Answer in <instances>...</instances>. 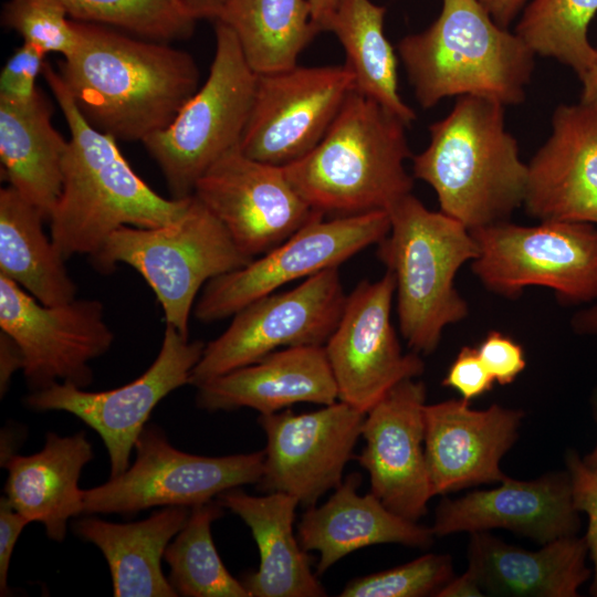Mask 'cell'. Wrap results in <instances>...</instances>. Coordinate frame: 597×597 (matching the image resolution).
I'll use <instances>...</instances> for the list:
<instances>
[{
	"instance_id": "1",
	"label": "cell",
	"mask_w": 597,
	"mask_h": 597,
	"mask_svg": "<svg viewBox=\"0 0 597 597\" xmlns=\"http://www.w3.org/2000/svg\"><path fill=\"white\" fill-rule=\"evenodd\" d=\"M75 21L77 44L59 74L78 111L116 140L143 142L164 129L199 88L186 51L92 22Z\"/></svg>"
},
{
	"instance_id": "2",
	"label": "cell",
	"mask_w": 597,
	"mask_h": 597,
	"mask_svg": "<svg viewBox=\"0 0 597 597\" xmlns=\"http://www.w3.org/2000/svg\"><path fill=\"white\" fill-rule=\"evenodd\" d=\"M69 126L63 186L50 218V235L65 259L97 253L124 226L155 228L177 220L190 197L167 199L130 167L112 136L92 126L78 111L59 72L43 73Z\"/></svg>"
},
{
	"instance_id": "3",
	"label": "cell",
	"mask_w": 597,
	"mask_h": 597,
	"mask_svg": "<svg viewBox=\"0 0 597 597\" xmlns=\"http://www.w3.org/2000/svg\"><path fill=\"white\" fill-rule=\"evenodd\" d=\"M429 133L426 149L411 157L412 177L434 190L440 211L474 230L509 220L524 203L527 164L505 127L503 104L459 96Z\"/></svg>"
},
{
	"instance_id": "4",
	"label": "cell",
	"mask_w": 597,
	"mask_h": 597,
	"mask_svg": "<svg viewBox=\"0 0 597 597\" xmlns=\"http://www.w3.org/2000/svg\"><path fill=\"white\" fill-rule=\"evenodd\" d=\"M398 116L353 90L320 143L283 166L302 198L325 214L388 211L411 193L406 127Z\"/></svg>"
},
{
	"instance_id": "5",
	"label": "cell",
	"mask_w": 597,
	"mask_h": 597,
	"mask_svg": "<svg viewBox=\"0 0 597 597\" xmlns=\"http://www.w3.org/2000/svg\"><path fill=\"white\" fill-rule=\"evenodd\" d=\"M398 54L425 108L462 95L489 97L504 106L521 104L535 56L478 0H442L433 23L402 38Z\"/></svg>"
},
{
	"instance_id": "6",
	"label": "cell",
	"mask_w": 597,
	"mask_h": 597,
	"mask_svg": "<svg viewBox=\"0 0 597 597\" xmlns=\"http://www.w3.org/2000/svg\"><path fill=\"white\" fill-rule=\"evenodd\" d=\"M390 229L377 256L396 283L399 329L417 354H431L444 328L469 315L454 286L458 271L479 253L471 231L457 219L428 209L412 193L389 210Z\"/></svg>"
},
{
	"instance_id": "7",
	"label": "cell",
	"mask_w": 597,
	"mask_h": 597,
	"mask_svg": "<svg viewBox=\"0 0 597 597\" xmlns=\"http://www.w3.org/2000/svg\"><path fill=\"white\" fill-rule=\"evenodd\" d=\"M90 259L100 273H112L118 263L134 268L155 293L165 324L186 337L200 289L253 260L193 195L177 220L155 228L124 226Z\"/></svg>"
},
{
	"instance_id": "8",
	"label": "cell",
	"mask_w": 597,
	"mask_h": 597,
	"mask_svg": "<svg viewBox=\"0 0 597 597\" xmlns=\"http://www.w3.org/2000/svg\"><path fill=\"white\" fill-rule=\"evenodd\" d=\"M214 33L216 51L206 82L168 126L142 142L174 199L192 196L200 177L240 146L254 100L258 73L237 35L219 20Z\"/></svg>"
},
{
	"instance_id": "9",
	"label": "cell",
	"mask_w": 597,
	"mask_h": 597,
	"mask_svg": "<svg viewBox=\"0 0 597 597\" xmlns=\"http://www.w3.org/2000/svg\"><path fill=\"white\" fill-rule=\"evenodd\" d=\"M470 231L479 248L471 270L489 291L515 297L542 286L564 304L597 301V226L506 220Z\"/></svg>"
},
{
	"instance_id": "10",
	"label": "cell",
	"mask_w": 597,
	"mask_h": 597,
	"mask_svg": "<svg viewBox=\"0 0 597 597\" xmlns=\"http://www.w3.org/2000/svg\"><path fill=\"white\" fill-rule=\"evenodd\" d=\"M136 459L123 473L83 490V514H134L154 506L212 501L224 491L259 483L264 451L203 457L172 447L160 428L146 426L136 440Z\"/></svg>"
},
{
	"instance_id": "11",
	"label": "cell",
	"mask_w": 597,
	"mask_h": 597,
	"mask_svg": "<svg viewBox=\"0 0 597 597\" xmlns=\"http://www.w3.org/2000/svg\"><path fill=\"white\" fill-rule=\"evenodd\" d=\"M389 229L385 210L329 220L316 218L244 266L209 281L197 298L195 316L205 323L233 316L292 281L338 268L367 247L378 244Z\"/></svg>"
},
{
	"instance_id": "12",
	"label": "cell",
	"mask_w": 597,
	"mask_h": 597,
	"mask_svg": "<svg viewBox=\"0 0 597 597\" xmlns=\"http://www.w3.org/2000/svg\"><path fill=\"white\" fill-rule=\"evenodd\" d=\"M346 297L338 268H332L290 291L249 303L220 336L205 345L190 385L197 387L279 348L324 346L339 322Z\"/></svg>"
},
{
	"instance_id": "13",
	"label": "cell",
	"mask_w": 597,
	"mask_h": 597,
	"mask_svg": "<svg viewBox=\"0 0 597 597\" xmlns=\"http://www.w3.org/2000/svg\"><path fill=\"white\" fill-rule=\"evenodd\" d=\"M0 328L22 352V371L31 391L55 383L90 386V362L108 352L114 342L100 300L75 297L63 304L44 305L2 275Z\"/></svg>"
},
{
	"instance_id": "14",
	"label": "cell",
	"mask_w": 597,
	"mask_h": 597,
	"mask_svg": "<svg viewBox=\"0 0 597 597\" xmlns=\"http://www.w3.org/2000/svg\"><path fill=\"white\" fill-rule=\"evenodd\" d=\"M205 345L166 325L156 359L133 381L104 391L55 383L31 391L24 402L34 410L70 412L94 429L107 449L111 476H116L129 467L130 453L154 408L171 391L190 384Z\"/></svg>"
},
{
	"instance_id": "15",
	"label": "cell",
	"mask_w": 597,
	"mask_h": 597,
	"mask_svg": "<svg viewBox=\"0 0 597 597\" xmlns=\"http://www.w3.org/2000/svg\"><path fill=\"white\" fill-rule=\"evenodd\" d=\"M355 78L344 65L302 66L258 74L240 149L247 156L285 166L323 138Z\"/></svg>"
},
{
	"instance_id": "16",
	"label": "cell",
	"mask_w": 597,
	"mask_h": 597,
	"mask_svg": "<svg viewBox=\"0 0 597 597\" xmlns=\"http://www.w3.org/2000/svg\"><path fill=\"white\" fill-rule=\"evenodd\" d=\"M396 283L392 273L359 282L324 345L338 399L367 412L399 383L420 376L419 354H405L391 323Z\"/></svg>"
},
{
	"instance_id": "17",
	"label": "cell",
	"mask_w": 597,
	"mask_h": 597,
	"mask_svg": "<svg viewBox=\"0 0 597 597\" xmlns=\"http://www.w3.org/2000/svg\"><path fill=\"white\" fill-rule=\"evenodd\" d=\"M193 196L250 259L324 217L296 191L283 166L253 159L240 146L220 157L200 177Z\"/></svg>"
},
{
	"instance_id": "18",
	"label": "cell",
	"mask_w": 597,
	"mask_h": 597,
	"mask_svg": "<svg viewBox=\"0 0 597 597\" xmlns=\"http://www.w3.org/2000/svg\"><path fill=\"white\" fill-rule=\"evenodd\" d=\"M365 416L341 400L312 412L286 409L260 415L258 422L266 436L260 490L286 493L300 504L315 505L343 482Z\"/></svg>"
},
{
	"instance_id": "19",
	"label": "cell",
	"mask_w": 597,
	"mask_h": 597,
	"mask_svg": "<svg viewBox=\"0 0 597 597\" xmlns=\"http://www.w3.org/2000/svg\"><path fill=\"white\" fill-rule=\"evenodd\" d=\"M426 386L415 378L389 390L366 412L365 446L358 463L368 472L370 492L394 513L417 522L431 492L426 455Z\"/></svg>"
},
{
	"instance_id": "20",
	"label": "cell",
	"mask_w": 597,
	"mask_h": 597,
	"mask_svg": "<svg viewBox=\"0 0 597 597\" xmlns=\"http://www.w3.org/2000/svg\"><path fill=\"white\" fill-rule=\"evenodd\" d=\"M451 399L423 409L425 455L432 495L507 478L500 468L519 437L524 412L491 405L470 408Z\"/></svg>"
},
{
	"instance_id": "21",
	"label": "cell",
	"mask_w": 597,
	"mask_h": 597,
	"mask_svg": "<svg viewBox=\"0 0 597 597\" xmlns=\"http://www.w3.org/2000/svg\"><path fill=\"white\" fill-rule=\"evenodd\" d=\"M523 205L540 221L597 226V111L555 109L548 139L527 164Z\"/></svg>"
},
{
	"instance_id": "22",
	"label": "cell",
	"mask_w": 597,
	"mask_h": 597,
	"mask_svg": "<svg viewBox=\"0 0 597 597\" xmlns=\"http://www.w3.org/2000/svg\"><path fill=\"white\" fill-rule=\"evenodd\" d=\"M491 490L444 499L431 527L436 536L504 528L544 545L576 535L580 527L569 473L551 472L531 481L507 476Z\"/></svg>"
},
{
	"instance_id": "23",
	"label": "cell",
	"mask_w": 597,
	"mask_h": 597,
	"mask_svg": "<svg viewBox=\"0 0 597 597\" xmlns=\"http://www.w3.org/2000/svg\"><path fill=\"white\" fill-rule=\"evenodd\" d=\"M196 402L208 411L277 412L297 402L331 405L338 398L324 346L275 350L260 360L197 386Z\"/></svg>"
},
{
	"instance_id": "24",
	"label": "cell",
	"mask_w": 597,
	"mask_h": 597,
	"mask_svg": "<svg viewBox=\"0 0 597 597\" xmlns=\"http://www.w3.org/2000/svg\"><path fill=\"white\" fill-rule=\"evenodd\" d=\"M360 481L358 473H352L324 504L310 506L301 519L297 540L306 552L320 553L317 575L370 545L397 543L427 548L433 543L431 527L394 513L371 492L358 494Z\"/></svg>"
},
{
	"instance_id": "25",
	"label": "cell",
	"mask_w": 597,
	"mask_h": 597,
	"mask_svg": "<svg viewBox=\"0 0 597 597\" xmlns=\"http://www.w3.org/2000/svg\"><path fill=\"white\" fill-rule=\"evenodd\" d=\"M585 537L564 536L527 551L488 532L471 533L468 568L485 595L516 597H577L591 576L586 566Z\"/></svg>"
},
{
	"instance_id": "26",
	"label": "cell",
	"mask_w": 597,
	"mask_h": 597,
	"mask_svg": "<svg viewBox=\"0 0 597 597\" xmlns=\"http://www.w3.org/2000/svg\"><path fill=\"white\" fill-rule=\"evenodd\" d=\"M216 500L241 517L258 544L259 568L241 580L251 597L326 596L293 532L300 504L294 496L282 492L256 496L234 488Z\"/></svg>"
},
{
	"instance_id": "27",
	"label": "cell",
	"mask_w": 597,
	"mask_h": 597,
	"mask_svg": "<svg viewBox=\"0 0 597 597\" xmlns=\"http://www.w3.org/2000/svg\"><path fill=\"white\" fill-rule=\"evenodd\" d=\"M93 457L84 432L67 437L48 432L41 451L14 453L1 463L8 470L6 496L30 523H42L50 540L62 542L69 520L84 511L78 480Z\"/></svg>"
},
{
	"instance_id": "28",
	"label": "cell",
	"mask_w": 597,
	"mask_h": 597,
	"mask_svg": "<svg viewBox=\"0 0 597 597\" xmlns=\"http://www.w3.org/2000/svg\"><path fill=\"white\" fill-rule=\"evenodd\" d=\"M53 106L39 90L25 103L0 101V160L9 186L49 223L63 186L69 139L52 124Z\"/></svg>"
},
{
	"instance_id": "29",
	"label": "cell",
	"mask_w": 597,
	"mask_h": 597,
	"mask_svg": "<svg viewBox=\"0 0 597 597\" xmlns=\"http://www.w3.org/2000/svg\"><path fill=\"white\" fill-rule=\"evenodd\" d=\"M190 510L165 506L148 519L132 523L84 517L72 527L77 536L103 553L115 597H176L178 594L161 570V559L172 537L187 522Z\"/></svg>"
},
{
	"instance_id": "30",
	"label": "cell",
	"mask_w": 597,
	"mask_h": 597,
	"mask_svg": "<svg viewBox=\"0 0 597 597\" xmlns=\"http://www.w3.org/2000/svg\"><path fill=\"white\" fill-rule=\"evenodd\" d=\"M41 212L14 188L0 190V275L44 305L76 297L66 260L43 230Z\"/></svg>"
},
{
	"instance_id": "31",
	"label": "cell",
	"mask_w": 597,
	"mask_h": 597,
	"mask_svg": "<svg viewBox=\"0 0 597 597\" xmlns=\"http://www.w3.org/2000/svg\"><path fill=\"white\" fill-rule=\"evenodd\" d=\"M385 14L386 8L371 0H337L321 30L331 31L344 48L355 90L410 125L416 114L399 94L398 61L384 33Z\"/></svg>"
},
{
	"instance_id": "32",
	"label": "cell",
	"mask_w": 597,
	"mask_h": 597,
	"mask_svg": "<svg viewBox=\"0 0 597 597\" xmlns=\"http://www.w3.org/2000/svg\"><path fill=\"white\" fill-rule=\"evenodd\" d=\"M217 20L234 32L258 74L295 66L301 52L321 32L308 0H229Z\"/></svg>"
},
{
	"instance_id": "33",
	"label": "cell",
	"mask_w": 597,
	"mask_h": 597,
	"mask_svg": "<svg viewBox=\"0 0 597 597\" xmlns=\"http://www.w3.org/2000/svg\"><path fill=\"white\" fill-rule=\"evenodd\" d=\"M223 509L217 500L192 507L166 547L168 580L178 596L251 597L242 582L228 572L213 544L211 524L223 515Z\"/></svg>"
},
{
	"instance_id": "34",
	"label": "cell",
	"mask_w": 597,
	"mask_h": 597,
	"mask_svg": "<svg viewBox=\"0 0 597 597\" xmlns=\"http://www.w3.org/2000/svg\"><path fill=\"white\" fill-rule=\"evenodd\" d=\"M596 13L597 0H532L514 32L535 55L553 57L580 77L595 54L588 27Z\"/></svg>"
},
{
	"instance_id": "35",
	"label": "cell",
	"mask_w": 597,
	"mask_h": 597,
	"mask_svg": "<svg viewBox=\"0 0 597 597\" xmlns=\"http://www.w3.org/2000/svg\"><path fill=\"white\" fill-rule=\"evenodd\" d=\"M77 21L169 43L191 36L197 20L179 0H56Z\"/></svg>"
},
{
	"instance_id": "36",
	"label": "cell",
	"mask_w": 597,
	"mask_h": 597,
	"mask_svg": "<svg viewBox=\"0 0 597 597\" xmlns=\"http://www.w3.org/2000/svg\"><path fill=\"white\" fill-rule=\"evenodd\" d=\"M453 577L449 555L426 554L390 569L357 577L339 594L343 597H423L437 591Z\"/></svg>"
},
{
	"instance_id": "37",
	"label": "cell",
	"mask_w": 597,
	"mask_h": 597,
	"mask_svg": "<svg viewBox=\"0 0 597 597\" xmlns=\"http://www.w3.org/2000/svg\"><path fill=\"white\" fill-rule=\"evenodd\" d=\"M1 24L45 54L66 57L77 44L75 21L56 0H8L1 10Z\"/></svg>"
},
{
	"instance_id": "38",
	"label": "cell",
	"mask_w": 597,
	"mask_h": 597,
	"mask_svg": "<svg viewBox=\"0 0 597 597\" xmlns=\"http://www.w3.org/2000/svg\"><path fill=\"white\" fill-rule=\"evenodd\" d=\"M46 54L23 42L7 60L0 73V101L25 103L38 93L36 78L43 73Z\"/></svg>"
},
{
	"instance_id": "39",
	"label": "cell",
	"mask_w": 597,
	"mask_h": 597,
	"mask_svg": "<svg viewBox=\"0 0 597 597\" xmlns=\"http://www.w3.org/2000/svg\"><path fill=\"white\" fill-rule=\"evenodd\" d=\"M565 463L570 478L574 506L588 516V528L584 537L594 564L589 593L597 597V472L589 469L575 450L566 452Z\"/></svg>"
},
{
	"instance_id": "40",
	"label": "cell",
	"mask_w": 597,
	"mask_h": 597,
	"mask_svg": "<svg viewBox=\"0 0 597 597\" xmlns=\"http://www.w3.org/2000/svg\"><path fill=\"white\" fill-rule=\"evenodd\" d=\"M476 348L499 385L512 384L526 366L523 347L499 331L489 332Z\"/></svg>"
},
{
	"instance_id": "41",
	"label": "cell",
	"mask_w": 597,
	"mask_h": 597,
	"mask_svg": "<svg viewBox=\"0 0 597 597\" xmlns=\"http://www.w3.org/2000/svg\"><path fill=\"white\" fill-rule=\"evenodd\" d=\"M494 383L478 348L463 346L450 365L442 386L454 389L462 399L470 401L491 390Z\"/></svg>"
},
{
	"instance_id": "42",
	"label": "cell",
	"mask_w": 597,
	"mask_h": 597,
	"mask_svg": "<svg viewBox=\"0 0 597 597\" xmlns=\"http://www.w3.org/2000/svg\"><path fill=\"white\" fill-rule=\"evenodd\" d=\"M30 522L19 513L4 495L0 499V593L7 596L8 570L11 556L19 538L27 524Z\"/></svg>"
},
{
	"instance_id": "43",
	"label": "cell",
	"mask_w": 597,
	"mask_h": 597,
	"mask_svg": "<svg viewBox=\"0 0 597 597\" xmlns=\"http://www.w3.org/2000/svg\"><path fill=\"white\" fill-rule=\"evenodd\" d=\"M23 355L17 342L6 332L0 331V394L3 397L9 388L12 375L23 369Z\"/></svg>"
},
{
	"instance_id": "44",
	"label": "cell",
	"mask_w": 597,
	"mask_h": 597,
	"mask_svg": "<svg viewBox=\"0 0 597 597\" xmlns=\"http://www.w3.org/2000/svg\"><path fill=\"white\" fill-rule=\"evenodd\" d=\"M484 595L476 575L470 568L459 577L453 576L436 594L437 597H480Z\"/></svg>"
},
{
	"instance_id": "45",
	"label": "cell",
	"mask_w": 597,
	"mask_h": 597,
	"mask_svg": "<svg viewBox=\"0 0 597 597\" xmlns=\"http://www.w3.org/2000/svg\"><path fill=\"white\" fill-rule=\"evenodd\" d=\"M501 27L509 28L528 0H478Z\"/></svg>"
},
{
	"instance_id": "46",
	"label": "cell",
	"mask_w": 597,
	"mask_h": 597,
	"mask_svg": "<svg viewBox=\"0 0 597 597\" xmlns=\"http://www.w3.org/2000/svg\"><path fill=\"white\" fill-rule=\"evenodd\" d=\"M186 10L198 21L210 19L216 21L229 0H179Z\"/></svg>"
},
{
	"instance_id": "47",
	"label": "cell",
	"mask_w": 597,
	"mask_h": 597,
	"mask_svg": "<svg viewBox=\"0 0 597 597\" xmlns=\"http://www.w3.org/2000/svg\"><path fill=\"white\" fill-rule=\"evenodd\" d=\"M579 78L583 86L579 103L597 111V48L591 62Z\"/></svg>"
},
{
	"instance_id": "48",
	"label": "cell",
	"mask_w": 597,
	"mask_h": 597,
	"mask_svg": "<svg viewBox=\"0 0 597 597\" xmlns=\"http://www.w3.org/2000/svg\"><path fill=\"white\" fill-rule=\"evenodd\" d=\"M570 326L578 335L597 336V303L575 313Z\"/></svg>"
},
{
	"instance_id": "49",
	"label": "cell",
	"mask_w": 597,
	"mask_h": 597,
	"mask_svg": "<svg viewBox=\"0 0 597 597\" xmlns=\"http://www.w3.org/2000/svg\"><path fill=\"white\" fill-rule=\"evenodd\" d=\"M308 2L312 20L321 29L322 22L333 11L337 0H308Z\"/></svg>"
},
{
	"instance_id": "50",
	"label": "cell",
	"mask_w": 597,
	"mask_h": 597,
	"mask_svg": "<svg viewBox=\"0 0 597 597\" xmlns=\"http://www.w3.org/2000/svg\"><path fill=\"white\" fill-rule=\"evenodd\" d=\"M591 405L594 419L597 423V390L593 396ZM583 461L589 469L597 472V442L594 449L583 458Z\"/></svg>"
}]
</instances>
